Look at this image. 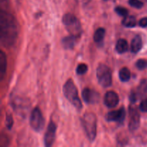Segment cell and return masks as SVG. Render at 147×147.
Instances as JSON below:
<instances>
[{"label":"cell","instance_id":"6da1fadb","mask_svg":"<svg viewBox=\"0 0 147 147\" xmlns=\"http://www.w3.org/2000/svg\"><path fill=\"white\" fill-rule=\"evenodd\" d=\"M18 35V27L15 17L1 10L0 12V38L2 45L10 47L15 43Z\"/></svg>","mask_w":147,"mask_h":147},{"label":"cell","instance_id":"7a4b0ae2","mask_svg":"<svg viewBox=\"0 0 147 147\" xmlns=\"http://www.w3.org/2000/svg\"><path fill=\"white\" fill-rule=\"evenodd\" d=\"M63 93L67 100L77 109L80 111L82 109V102L78 96V89L73 80L69 79L67 80L63 88Z\"/></svg>","mask_w":147,"mask_h":147},{"label":"cell","instance_id":"3957f363","mask_svg":"<svg viewBox=\"0 0 147 147\" xmlns=\"http://www.w3.org/2000/svg\"><path fill=\"white\" fill-rule=\"evenodd\" d=\"M81 123L88 139L93 142L97 134V118L93 113H86L81 119Z\"/></svg>","mask_w":147,"mask_h":147},{"label":"cell","instance_id":"277c9868","mask_svg":"<svg viewBox=\"0 0 147 147\" xmlns=\"http://www.w3.org/2000/svg\"><path fill=\"white\" fill-rule=\"evenodd\" d=\"M63 23L71 35L76 38L81 35V24L77 17L73 14H66L63 17Z\"/></svg>","mask_w":147,"mask_h":147},{"label":"cell","instance_id":"5b68a950","mask_svg":"<svg viewBox=\"0 0 147 147\" xmlns=\"http://www.w3.org/2000/svg\"><path fill=\"white\" fill-rule=\"evenodd\" d=\"M96 76L99 84L104 88L111 86L112 83V74L111 69L105 64H100L96 70Z\"/></svg>","mask_w":147,"mask_h":147},{"label":"cell","instance_id":"8992f818","mask_svg":"<svg viewBox=\"0 0 147 147\" xmlns=\"http://www.w3.org/2000/svg\"><path fill=\"white\" fill-rule=\"evenodd\" d=\"M30 124L32 129L37 132L40 131L44 128L45 119L39 108H35L32 111L30 117Z\"/></svg>","mask_w":147,"mask_h":147},{"label":"cell","instance_id":"52a82bcc","mask_svg":"<svg viewBox=\"0 0 147 147\" xmlns=\"http://www.w3.org/2000/svg\"><path fill=\"white\" fill-rule=\"evenodd\" d=\"M147 98V79H144L141 81L138 86L137 90L135 92H131L130 96L131 101L134 103L139 99L146 98Z\"/></svg>","mask_w":147,"mask_h":147},{"label":"cell","instance_id":"ba28073f","mask_svg":"<svg viewBox=\"0 0 147 147\" xmlns=\"http://www.w3.org/2000/svg\"><path fill=\"white\" fill-rule=\"evenodd\" d=\"M140 125V114L137 109L131 106L129 108V128L131 131H135Z\"/></svg>","mask_w":147,"mask_h":147},{"label":"cell","instance_id":"9c48e42d","mask_svg":"<svg viewBox=\"0 0 147 147\" xmlns=\"http://www.w3.org/2000/svg\"><path fill=\"white\" fill-rule=\"evenodd\" d=\"M56 129H57L56 124L53 121H50L44 137L45 145L46 146H51L54 144L55 139Z\"/></svg>","mask_w":147,"mask_h":147},{"label":"cell","instance_id":"30bf717a","mask_svg":"<svg viewBox=\"0 0 147 147\" xmlns=\"http://www.w3.org/2000/svg\"><path fill=\"white\" fill-rule=\"evenodd\" d=\"M126 118V110L124 108H121L116 111H113L106 115V120L108 121H115L122 123Z\"/></svg>","mask_w":147,"mask_h":147},{"label":"cell","instance_id":"8fae6325","mask_svg":"<svg viewBox=\"0 0 147 147\" xmlns=\"http://www.w3.org/2000/svg\"><path fill=\"white\" fill-rule=\"evenodd\" d=\"M82 98L86 103H97L99 100V94L90 88H85L82 92Z\"/></svg>","mask_w":147,"mask_h":147},{"label":"cell","instance_id":"7c38bea8","mask_svg":"<svg viewBox=\"0 0 147 147\" xmlns=\"http://www.w3.org/2000/svg\"><path fill=\"white\" fill-rule=\"evenodd\" d=\"M119 95L114 91H108L104 96V103L107 107L114 108L119 104Z\"/></svg>","mask_w":147,"mask_h":147},{"label":"cell","instance_id":"4fadbf2b","mask_svg":"<svg viewBox=\"0 0 147 147\" xmlns=\"http://www.w3.org/2000/svg\"><path fill=\"white\" fill-rule=\"evenodd\" d=\"M143 42L142 37L139 35H136L131 43V50L134 53H138L142 48Z\"/></svg>","mask_w":147,"mask_h":147},{"label":"cell","instance_id":"5bb4252c","mask_svg":"<svg viewBox=\"0 0 147 147\" xmlns=\"http://www.w3.org/2000/svg\"><path fill=\"white\" fill-rule=\"evenodd\" d=\"M76 37H74L73 35H71V34L67 36V37H65L62 40L63 47L65 49H66V50H71V49H73L75 46V43H76Z\"/></svg>","mask_w":147,"mask_h":147},{"label":"cell","instance_id":"9a60e30c","mask_svg":"<svg viewBox=\"0 0 147 147\" xmlns=\"http://www.w3.org/2000/svg\"><path fill=\"white\" fill-rule=\"evenodd\" d=\"M129 48V45L127 41L125 39H120L118 40L117 43L116 45V50L119 54H123L126 52H127Z\"/></svg>","mask_w":147,"mask_h":147},{"label":"cell","instance_id":"2e32d148","mask_svg":"<svg viewBox=\"0 0 147 147\" xmlns=\"http://www.w3.org/2000/svg\"><path fill=\"white\" fill-rule=\"evenodd\" d=\"M7 57H6L5 53L3 51H1L0 53V76L2 79L5 75L6 71H7Z\"/></svg>","mask_w":147,"mask_h":147},{"label":"cell","instance_id":"e0dca14e","mask_svg":"<svg viewBox=\"0 0 147 147\" xmlns=\"http://www.w3.org/2000/svg\"><path fill=\"white\" fill-rule=\"evenodd\" d=\"M105 34H106V31H105L104 29L100 27L95 32L94 35H93V40L98 44L101 43L104 40Z\"/></svg>","mask_w":147,"mask_h":147},{"label":"cell","instance_id":"ac0fdd59","mask_svg":"<svg viewBox=\"0 0 147 147\" xmlns=\"http://www.w3.org/2000/svg\"><path fill=\"white\" fill-rule=\"evenodd\" d=\"M122 24L126 27L131 28V27H134L137 24V22H136V19L134 16L128 15L124 17L123 22H122Z\"/></svg>","mask_w":147,"mask_h":147},{"label":"cell","instance_id":"d6986e66","mask_svg":"<svg viewBox=\"0 0 147 147\" xmlns=\"http://www.w3.org/2000/svg\"><path fill=\"white\" fill-rule=\"evenodd\" d=\"M119 78L122 82H127L131 78V72L129 68L124 67L119 70Z\"/></svg>","mask_w":147,"mask_h":147},{"label":"cell","instance_id":"ffe728a7","mask_svg":"<svg viewBox=\"0 0 147 147\" xmlns=\"http://www.w3.org/2000/svg\"><path fill=\"white\" fill-rule=\"evenodd\" d=\"M88 71V66L85 63H80L76 68V73L78 75H83Z\"/></svg>","mask_w":147,"mask_h":147},{"label":"cell","instance_id":"44dd1931","mask_svg":"<svg viewBox=\"0 0 147 147\" xmlns=\"http://www.w3.org/2000/svg\"><path fill=\"white\" fill-rule=\"evenodd\" d=\"M115 11L119 15L123 16V17H126L128 16V14H129V11H128L127 9H126L125 7H117L115 8Z\"/></svg>","mask_w":147,"mask_h":147},{"label":"cell","instance_id":"7402d4cb","mask_svg":"<svg viewBox=\"0 0 147 147\" xmlns=\"http://www.w3.org/2000/svg\"><path fill=\"white\" fill-rule=\"evenodd\" d=\"M129 4L132 7L136 9H141L144 6V3L140 0H129Z\"/></svg>","mask_w":147,"mask_h":147},{"label":"cell","instance_id":"603a6c76","mask_svg":"<svg viewBox=\"0 0 147 147\" xmlns=\"http://www.w3.org/2000/svg\"><path fill=\"white\" fill-rule=\"evenodd\" d=\"M136 66L139 70H144L147 67V62L144 59H139L136 61Z\"/></svg>","mask_w":147,"mask_h":147},{"label":"cell","instance_id":"cb8c5ba5","mask_svg":"<svg viewBox=\"0 0 147 147\" xmlns=\"http://www.w3.org/2000/svg\"><path fill=\"white\" fill-rule=\"evenodd\" d=\"M13 123H14V121H13L12 116L11 114H7V116H6V126L9 130H10L12 128Z\"/></svg>","mask_w":147,"mask_h":147},{"label":"cell","instance_id":"d4e9b609","mask_svg":"<svg viewBox=\"0 0 147 147\" xmlns=\"http://www.w3.org/2000/svg\"><path fill=\"white\" fill-rule=\"evenodd\" d=\"M139 109H140L141 111L144 112V113H146L147 112V98H144L140 103L139 106Z\"/></svg>","mask_w":147,"mask_h":147},{"label":"cell","instance_id":"484cf974","mask_svg":"<svg viewBox=\"0 0 147 147\" xmlns=\"http://www.w3.org/2000/svg\"><path fill=\"white\" fill-rule=\"evenodd\" d=\"M139 25L142 27H147V17L142 18L139 20Z\"/></svg>","mask_w":147,"mask_h":147},{"label":"cell","instance_id":"4316f807","mask_svg":"<svg viewBox=\"0 0 147 147\" xmlns=\"http://www.w3.org/2000/svg\"><path fill=\"white\" fill-rule=\"evenodd\" d=\"M78 3L80 4H87L88 3H89L90 1V0H76Z\"/></svg>","mask_w":147,"mask_h":147}]
</instances>
